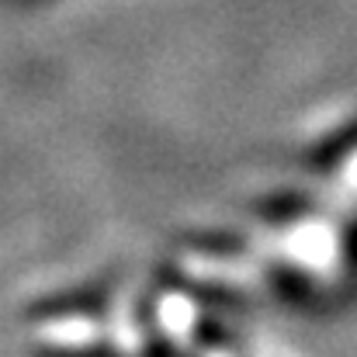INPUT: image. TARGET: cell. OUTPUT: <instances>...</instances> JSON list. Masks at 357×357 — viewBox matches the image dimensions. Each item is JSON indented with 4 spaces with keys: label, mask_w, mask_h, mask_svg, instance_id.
Instances as JSON below:
<instances>
[{
    "label": "cell",
    "mask_w": 357,
    "mask_h": 357,
    "mask_svg": "<svg viewBox=\"0 0 357 357\" xmlns=\"http://www.w3.org/2000/svg\"><path fill=\"white\" fill-rule=\"evenodd\" d=\"M267 281H271V288H274L281 298H288V302H305V298L316 291L312 278H309L305 271L291 267V264H271Z\"/></svg>",
    "instance_id": "3"
},
{
    "label": "cell",
    "mask_w": 357,
    "mask_h": 357,
    "mask_svg": "<svg viewBox=\"0 0 357 357\" xmlns=\"http://www.w3.org/2000/svg\"><path fill=\"white\" fill-rule=\"evenodd\" d=\"M142 357H188V354H184L177 344H170L167 337H156V333H153V337L146 340V347H142Z\"/></svg>",
    "instance_id": "8"
},
{
    "label": "cell",
    "mask_w": 357,
    "mask_h": 357,
    "mask_svg": "<svg viewBox=\"0 0 357 357\" xmlns=\"http://www.w3.org/2000/svg\"><path fill=\"white\" fill-rule=\"evenodd\" d=\"M257 212L267 215V219H281L284 222V219H298V215L312 212V202L305 195H271V198H264L257 205Z\"/></svg>",
    "instance_id": "5"
},
{
    "label": "cell",
    "mask_w": 357,
    "mask_h": 357,
    "mask_svg": "<svg viewBox=\"0 0 357 357\" xmlns=\"http://www.w3.org/2000/svg\"><path fill=\"white\" fill-rule=\"evenodd\" d=\"M163 284H170V288H177V291H184V295H191V298H198V302H205V305H212V309H243L246 305V298L233 291V288H226V284H202V281H195V278H184V274H177V271H163Z\"/></svg>",
    "instance_id": "2"
},
{
    "label": "cell",
    "mask_w": 357,
    "mask_h": 357,
    "mask_svg": "<svg viewBox=\"0 0 357 357\" xmlns=\"http://www.w3.org/2000/svg\"><path fill=\"white\" fill-rule=\"evenodd\" d=\"M188 246L205 253V257H236V253H243L246 243L239 236H229V233H198V236L188 239Z\"/></svg>",
    "instance_id": "6"
},
{
    "label": "cell",
    "mask_w": 357,
    "mask_h": 357,
    "mask_svg": "<svg viewBox=\"0 0 357 357\" xmlns=\"http://www.w3.org/2000/svg\"><path fill=\"white\" fill-rule=\"evenodd\" d=\"M112 288L94 284V288H73V291H56L28 305L31 319H70V316H98L108 309Z\"/></svg>",
    "instance_id": "1"
},
{
    "label": "cell",
    "mask_w": 357,
    "mask_h": 357,
    "mask_svg": "<svg viewBox=\"0 0 357 357\" xmlns=\"http://www.w3.org/2000/svg\"><path fill=\"white\" fill-rule=\"evenodd\" d=\"M35 357H125V354L119 347H112V344H77V347L56 344V347H38Z\"/></svg>",
    "instance_id": "7"
},
{
    "label": "cell",
    "mask_w": 357,
    "mask_h": 357,
    "mask_svg": "<svg viewBox=\"0 0 357 357\" xmlns=\"http://www.w3.org/2000/svg\"><path fill=\"white\" fill-rule=\"evenodd\" d=\"M191 340L198 347H208V351H236L239 347L236 333L229 326H222L219 319H212V316H202V319L191 323Z\"/></svg>",
    "instance_id": "4"
}]
</instances>
